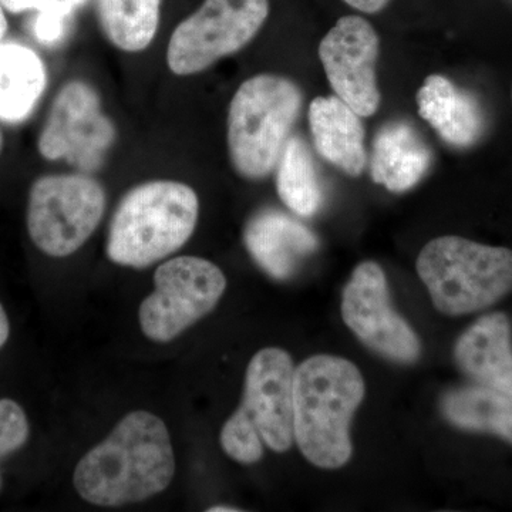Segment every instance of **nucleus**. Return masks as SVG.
I'll list each match as a JSON object with an SVG mask.
<instances>
[{"label": "nucleus", "instance_id": "30", "mask_svg": "<svg viewBox=\"0 0 512 512\" xmlns=\"http://www.w3.org/2000/svg\"><path fill=\"white\" fill-rule=\"evenodd\" d=\"M0 488H2V476H0Z\"/></svg>", "mask_w": 512, "mask_h": 512}, {"label": "nucleus", "instance_id": "2", "mask_svg": "<svg viewBox=\"0 0 512 512\" xmlns=\"http://www.w3.org/2000/svg\"><path fill=\"white\" fill-rule=\"evenodd\" d=\"M362 373L345 357L303 360L293 375V437L303 457L336 470L352 457L350 423L365 399Z\"/></svg>", "mask_w": 512, "mask_h": 512}, {"label": "nucleus", "instance_id": "15", "mask_svg": "<svg viewBox=\"0 0 512 512\" xmlns=\"http://www.w3.org/2000/svg\"><path fill=\"white\" fill-rule=\"evenodd\" d=\"M417 110L448 146H476L485 133V116L476 97L446 76L430 74L416 96Z\"/></svg>", "mask_w": 512, "mask_h": 512}, {"label": "nucleus", "instance_id": "1", "mask_svg": "<svg viewBox=\"0 0 512 512\" xmlns=\"http://www.w3.org/2000/svg\"><path fill=\"white\" fill-rule=\"evenodd\" d=\"M174 474L175 454L167 426L156 414L137 410L80 458L73 484L86 503L120 507L163 493Z\"/></svg>", "mask_w": 512, "mask_h": 512}, {"label": "nucleus", "instance_id": "23", "mask_svg": "<svg viewBox=\"0 0 512 512\" xmlns=\"http://www.w3.org/2000/svg\"><path fill=\"white\" fill-rule=\"evenodd\" d=\"M87 0H0L6 12H35L36 15L60 16L72 19L74 12L83 8Z\"/></svg>", "mask_w": 512, "mask_h": 512}, {"label": "nucleus", "instance_id": "22", "mask_svg": "<svg viewBox=\"0 0 512 512\" xmlns=\"http://www.w3.org/2000/svg\"><path fill=\"white\" fill-rule=\"evenodd\" d=\"M28 416L15 400H0V458L25 446L29 439Z\"/></svg>", "mask_w": 512, "mask_h": 512}, {"label": "nucleus", "instance_id": "19", "mask_svg": "<svg viewBox=\"0 0 512 512\" xmlns=\"http://www.w3.org/2000/svg\"><path fill=\"white\" fill-rule=\"evenodd\" d=\"M444 419L458 430L493 434L512 446V396L480 384L448 390L440 402Z\"/></svg>", "mask_w": 512, "mask_h": 512}, {"label": "nucleus", "instance_id": "5", "mask_svg": "<svg viewBox=\"0 0 512 512\" xmlns=\"http://www.w3.org/2000/svg\"><path fill=\"white\" fill-rule=\"evenodd\" d=\"M293 375L288 352L259 350L247 369L244 396L220 434L222 450L241 464H254L264 448L275 453L291 450L293 441Z\"/></svg>", "mask_w": 512, "mask_h": 512}, {"label": "nucleus", "instance_id": "14", "mask_svg": "<svg viewBox=\"0 0 512 512\" xmlns=\"http://www.w3.org/2000/svg\"><path fill=\"white\" fill-rule=\"evenodd\" d=\"M244 241L256 264L278 281L295 275L319 247L311 229L279 210L255 214L245 227Z\"/></svg>", "mask_w": 512, "mask_h": 512}, {"label": "nucleus", "instance_id": "7", "mask_svg": "<svg viewBox=\"0 0 512 512\" xmlns=\"http://www.w3.org/2000/svg\"><path fill=\"white\" fill-rule=\"evenodd\" d=\"M106 202L103 185L89 174L43 175L29 191V237L43 254L73 255L99 227Z\"/></svg>", "mask_w": 512, "mask_h": 512}, {"label": "nucleus", "instance_id": "17", "mask_svg": "<svg viewBox=\"0 0 512 512\" xmlns=\"http://www.w3.org/2000/svg\"><path fill=\"white\" fill-rule=\"evenodd\" d=\"M433 151L413 124L390 121L379 128L372 144L370 175L387 191L412 190L429 173Z\"/></svg>", "mask_w": 512, "mask_h": 512}, {"label": "nucleus", "instance_id": "31", "mask_svg": "<svg viewBox=\"0 0 512 512\" xmlns=\"http://www.w3.org/2000/svg\"><path fill=\"white\" fill-rule=\"evenodd\" d=\"M511 100H512V90H511Z\"/></svg>", "mask_w": 512, "mask_h": 512}, {"label": "nucleus", "instance_id": "13", "mask_svg": "<svg viewBox=\"0 0 512 512\" xmlns=\"http://www.w3.org/2000/svg\"><path fill=\"white\" fill-rule=\"evenodd\" d=\"M458 369L480 386L512 396V329L503 312L487 313L454 345Z\"/></svg>", "mask_w": 512, "mask_h": 512}, {"label": "nucleus", "instance_id": "8", "mask_svg": "<svg viewBox=\"0 0 512 512\" xmlns=\"http://www.w3.org/2000/svg\"><path fill=\"white\" fill-rule=\"evenodd\" d=\"M268 16L269 0H204L174 29L165 55L168 69L180 77L205 72L241 52Z\"/></svg>", "mask_w": 512, "mask_h": 512}, {"label": "nucleus", "instance_id": "16", "mask_svg": "<svg viewBox=\"0 0 512 512\" xmlns=\"http://www.w3.org/2000/svg\"><path fill=\"white\" fill-rule=\"evenodd\" d=\"M309 126L316 153L349 177L367 165L362 117L338 96L316 97L309 104Z\"/></svg>", "mask_w": 512, "mask_h": 512}, {"label": "nucleus", "instance_id": "20", "mask_svg": "<svg viewBox=\"0 0 512 512\" xmlns=\"http://www.w3.org/2000/svg\"><path fill=\"white\" fill-rule=\"evenodd\" d=\"M279 198L302 218L318 214L325 202V190L311 148L301 136L289 137L276 164Z\"/></svg>", "mask_w": 512, "mask_h": 512}, {"label": "nucleus", "instance_id": "29", "mask_svg": "<svg viewBox=\"0 0 512 512\" xmlns=\"http://www.w3.org/2000/svg\"><path fill=\"white\" fill-rule=\"evenodd\" d=\"M3 138L2 134H0V151H2Z\"/></svg>", "mask_w": 512, "mask_h": 512}, {"label": "nucleus", "instance_id": "4", "mask_svg": "<svg viewBox=\"0 0 512 512\" xmlns=\"http://www.w3.org/2000/svg\"><path fill=\"white\" fill-rule=\"evenodd\" d=\"M303 104L288 77L261 73L239 86L227 117L228 156L239 177L258 181L275 170Z\"/></svg>", "mask_w": 512, "mask_h": 512}, {"label": "nucleus", "instance_id": "25", "mask_svg": "<svg viewBox=\"0 0 512 512\" xmlns=\"http://www.w3.org/2000/svg\"><path fill=\"white\" fill-rule=\"evenodd\" d=\"M343 2L348 3L350 8L359 10V12L373 15V13L382 12L389 5L390 0H343Z\"/></svg>", "mask_w": 512, "mask_h": 512}, {"label": "nucleus", "instance_id": "27", "mask_svg": "<svg viewBox=\"0 0 512 512\" xmlns=\"http://www.w3.org/2000/svg\"><path fill=\"white\" fill-rule=\"evenodd\" d=\"M6 32H8V19H6L5 8L0 3V45H2L3 39H5Z\"/></svg>", "mask_w": 512, "mask_h": 512}, {"label": "nucleus", "instance_id": "3", "mask_svg": "<svg viewBox=\"0 0 512 512\" xmlns=\"http://www.w3.org/2000/svg\"><path fill=\"white\" fill-rule=\"evenodd\" d=\"M200 217V200L190 185L147 181L121 198L111 218L106 254L111 262L143 269L187 244Z\"/></svg>", "mask_w": 512, "mask_h": 512}, {"label": "nucleus", "instance_id": "21", "mask_svg": "<svg viewBox=\"0 0 512 512\" xmlns=\"http://www.w3.org/2000/svg\"><path fill=\"white\" fill-rule=\"evenodd\" d=\"M101 32L121 52L150 47L160 26L161 0H96Z\"/></svg>", "mask_w": 512, "mask_h": 512}, {"label": "nucleus", "instance_id": "11", "mask_svg": "<svg viewBox=\"0 0 512 512\" xmlns=\"http://www.w3.org/2000/svg\"><path fill=\"white\" fill-rule=\"evenodd\" d=\"M342 318L357 339L377 355L404 365L419 359L420 340L394 311L386 275L376 262L356 266L343 289Z\"/></svg>", "mask_w": 512, "mask_h": 512}, {"label": "nucleus", "instance_id": "28", "mask_svg": "<svg viewBox=\"0 0 512 512\" xmlns=\"http://www.w3.org/2000/svg\"><path fill=\"white\" fill-rule=\"evenodd\" d=\"M241 511L237 507H231V505H214L212 508H208V512H231Z\"/></svg>", "mask_w": 512, "mask_h": 512}, {"label": "nucleus", "instance_id": "26", "mask_svg": "<svg viewBox=\"0 0 512 512\" xmlns=\"http://www.w3.org/2000/svg\"><path fill=\"white\" fill-rule=\"evenodd\" d=\"M9 335L10 323L8 313H6L5 308H3L2 303H0V349L8 342Z\"/></svg>", "mask_w": 512, "mask_h": 512}, {"label": "nucleus", "instance_id": "10", "mask_svg": "<svg viewBox=\"0 0 512 512\" xmlns=\"http://www.w3.org/2000/svg\"><path fill=\"white\" fill-rule=\"evenodd\" d=\"M116 138V126L104 113L96 89L72 80L56 94L37 150L45 160H64L80 173L92 174L103 167Z\"/></svg>", "mask_w": 512, "mask_h": 512}, {"label": "nucleus", "instance_id": "12", "mask_svg": "<svg viewBox=\"0 0 512 512\" xmlns=\"http://www.w3.org/2000/svg\"><path fill=\"white\" fill-rule=\"evenodd\" d=\"M380 39L360 16H343L319 45V59L333 92L359 114L372 117L382 101L377 86Z\"/></svg>", "mask_w": 512, "mask_h": 512}, {"label": "nucleus", "instance_id": "6", "mask_svg": "<svg viewBox=\"0 0 512 512\" xmlns=\"http://www.w3.org/2000/svg\"><path fill=\"white\" fill-rule=\"evenodd\" d=\"M417 274L434 306L448 316L481 312L512 292V251L446 235L419 254Z\"/></svg>", "mask_w": 512, "mask_h": 512}, {"label": "nucleus", "instance_id": "9", "mask_svg": "<svg viewBox=\"0 0 512 512\" xmlns=\"http://www.w3.org/2000/svg\"><path fill=\"white\" fill-rule=\"evenodd\" d=\"M154 286L138 309V320L146 338L168 343L214 311L227 278L208 259L184 255L158 266Z\"/></svg>", "mask_w": 512, "mask_h": 512}, {"label": "nucleus", "instance_id": "32", "mask_svg": "<svg viewBox=\"0 0 512 512\" xmlns=\"http://www.w3.org/2000/svg\"><path fill=\"white\" fill-rule=\"evenodd\" d=\"M510 2L512 3V0H510Z\"/></svg>", "mask_w": 512, "mask_h": 512}, {"label": "nucleus", "instance_id": "24", "mask_svg": "<svg viewBox=\"0 0 512 512\" xmlns=\"http://www.w3.org/2000/svg\"><path fill=\"white\" fill-rule=\"evenodd\" d=\"M70 19L60 16L36 15L33 20V35L42 45L56 46L66 37Z\"/></svg>", "mask_w": 512, "mask_h": 512}, {"label": "nucleus", "instance_id": "18", "mask_svg": "<svg viewBox=\"0 0 512 512\" xmlns=\"http://www.w3.org/2000/svg\"><path fill=\"white\" fill-rule=\"evenodd\" d=\"M46 87V64L35 50L18 42L0 45V121L29 119Z\"/></svg>", "mask_w": 512, "mask_h": 512}]
</instances>
